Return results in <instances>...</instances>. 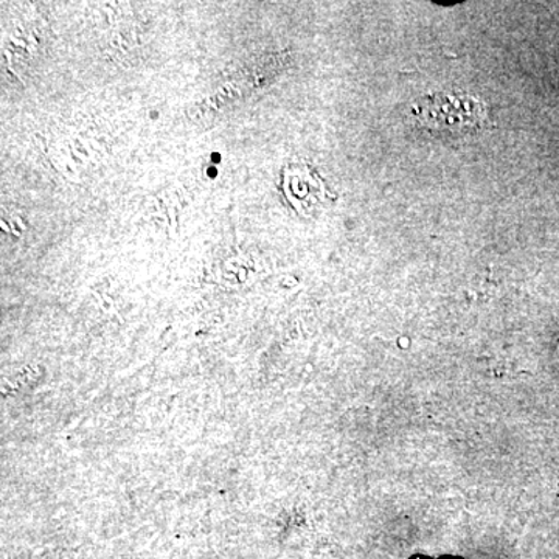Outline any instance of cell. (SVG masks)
Instances as JSON below:
<instances>
[{"label":"cell","mask_w":559,"mask_h":559,"mask_svg":"<svg viewBox=\"0 0 559 559\" xmlns=\"http://www.w3.org/2000/svg\"><path fill=\"white\" fill-rule=\"evenodd\" d=\"M412 117L430 131L466 134L479 131L487 121L484 103L463 92H447L412 105Z\"/></svg>","instance_id":"cell-1"}]
</instances>
